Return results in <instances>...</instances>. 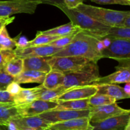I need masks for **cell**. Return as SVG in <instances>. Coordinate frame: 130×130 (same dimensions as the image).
<instances>
[{
	"label": "cell",
	"instance_id": "cell-1",
	"mask_svg": "<svg viewBox=\"0 0 130 130\" xmlns=\"http://www.w3.org/2000/svg\"><path fill=\"white\" fill-rule=\"evenodd\" d=\"M105 47L104 38L80 31L75 35L72 41L69 45L60 50L53 57L77 56L97 63L102 58L101 52Z\"/></svg>",
	"mask_w": 130,
	"mask_h": 130
},
{
	"label": "cell",
	"instance_id": "cell-2",
	"mask_svg": "<svg viewBox=\"0 0 130 130\" xmlns=\"http://www.w3.org/2000/svg\"><path fill=\"white\" fill-rule=\"evenodd\" d=\"M57 8L67 15L74 25L79 28L82 31L86 32L98 38H105L110 27V26L94 20L76 9H69L65 5Z\"/></svg>",
	"mask_w": 130,
	"mask_h": 130
},
{
	"label": "cell",
	"instance_id": "cell-3",
	"mask_svg": "<svg viewBox=\"0 0 130 130\" xmlns=\"http://www.w3.org/2000/svg\"><path fill=\"white\" fill-rule=\"evenodd\" d=\"M75 9L94 20L110 27H120L124 18L130 14L129 11H118L84 3L79 5Z\"/></svg>",
	"mask_w": 130,
	"mask_h": 130
},
{
	"label": "cell",
	"instance_id": "cell-4",
	"mask_svg": "<svg viewBox=\"0 0 130 130\" xmlns=\"http://www.w3.org/2000/svg\"><path fill=\"white\" fill-rule=\"evenodd\" d=\"M64 74L65 77L62 86L66 90L90 85L100 77L97 63L93 62L80 71Z\"/></svg>",
	"mask_w": 130,
	"mask_h": 130
},
{
	"label": "cell",
	"instance_id": "cell-5",
	"mask_svg": "<svg viewBox=\"0 0 130 130\" xmlns=\"http://www.w3.org/2000/svg\"><path fill=\"white\" fill-rule=\"evenodd\" d=\"M92 62L86 58L77 56L48 57V63L52 69L58 70L64 74L80 71Z\"/></svg>",
	"mask_w": 130,
	"mask_h": 130
},
{
	"label": "cell",
	"instance_id": "cell-6",
	"mask_svg": "<svg viewBox=\"0 0 130 130\" xmlns=\"http://www.w3.org/2000/svg\"><path fill=\"white\" fill-rule=\"evenodd\" d=\"M39 5L29 0L0 1V17H10L17 13L34 14Z\"/></svg>",
	"mask_w": 130,
	"mask_h": 130
},
{
	"label": "cell",
	"instance_id": "cell-7",
	"mask_svg": "<svg viewBox=\"0 0 130 130\" xmlns=\"http://www.w3.org/2000/svg\"><path fill=\"white\" fill-rule=\"evenodd\" d=\"M101 55L102 58H111L118 62L130 60V40L110 39L109 44L102 50Z\"/></svg>",
	"mask_w": 130,
	"mask_h": 130
},
{
	"label": "cell",
	"instance_id": "cell-8",
	"mask_svg": "<svg viewBox=\"0 0 130 130\" xmlns=\"http://www.w3.org/2000/svg\"><path fill=\"white\" fill-rule=\"evenodd\" d=\"M90 110H51L39 114V116L46 121L50 124L60 123L77 118H88Z\"/></svg>",
	"mask_w": 130,
	"mask_h": 130
},
{
	"label": "cell",
	"instance_id": "cell-9",
	"mask_svg": "<svg viewBox=\"0 0 130 130\" xmlns=\"http://www.w3.org/2000/svg\"><path fill=\"white\" fill-rule=\"evenodd\" d=\"M90 110L89 119L91 124L99 123L112 117L130 113L129 110L120 107L116 102L110 105L91 108Z\"/></svg>",
	"mask_w": 130,
	"mask_h": 130
},
{
	"label": "cell",
	"instance_id": "cell-10",
	"mask_svg": "<svg viewBox=\"0 0 130 130\" xmlns=\"http://www.w3.org/2000/svg\"><path fill=\"white\" fill-rule=\"evenodd\" d=\"M57 102L36 100L29 104L17 105L16 107L19 116L27 117L39 116L42 113L53 110L57 107Z\"/></svg>",
	"mask_w": 130,
	"mask_h": 130
},
{
	"label": "cell",
	"instance_id": "cell-11",
	"mask_svg": "<svg viewBox=\"0 0 130 130\" xmlns=\"http://www.w3.org/2000/svg\"><path fill=\"white\" fill-rule=\"evenodd\" d=\"M60 50L62 49L48 44L44 46H30L25 48H16L14 50V52L16 57L24 59L29 57H53Z\"/></svg>",
	"mask_w": 130,
	"mask_h": 130
},
{
	"label": "cell",
	"instance_id": "cell-12",
	"mask_svg": "<svg viewBox=\"0 0 130 130\" xmlns=\"http://www.w3.org/2000/svg\"><path fill=\"white\" fill-rule=\"evenodd\" d=\"M97 90L96 86L91 85L72 88L57 98L55 102L89 99L96 93Z\"/></svg>",
	"mask_w": 130,
	"mask_h": 130
},
{
	"label": "cell",
	"instance_id": "cell-13",
	"mask_svg": "<svg viewBox=\"0 0 130 130\" xmlns=\"http://www.w3.org/2000/svg\"><path fill=\"white\" fill-rule=\"evenodd\" d=\"M117 71L104 77H100L91 84V85H116V84L130 83L129 67L118 66L116 67Z\"/></svg>",
	"mask_w": 130,
	"mask_h": 130
},
{
	"label": "cell",
	"instance_id": "cell-14",
	"mask_svg": "<svg viewBox=\"0 0 130 130\" xmlns=\"http://www.w3.org/2000/svg\"><path fill=\"white\" fill-rule=\"evenodd\" d=\"M93 128L89 118H83L51 124L44 130H92Z\"/></svg>",
	"mask_w": 130,
	"mask_h": 130
},
{
	"label": "cell",
	"instance_id": "cell-15",
	"mask_svg": "<svg viewBox=\"0 0 130 130\" xmlns=\"http://www.w3.org/2000/svg\"><path fill=\"white\" fill-rule=\"evenodd\" d=\"M130 113L112 117L101 122L91 123L92 130H123L130 121Z\"/></svg>",
	"mask_w": 130,
	"mask_h": 130
},
{
	"label": "cell",
	"instance_id": "cell-16",
	"mask_svg": "<svg viewBox=\"0 0 130 130\" xmlns=\"http://www.w3.org/2000/svg\"><path fill=\"white\" fill-rule=\"evenodd\" d=\"M19 129H30L32 130H44L50 123L39 116H36L17 117L11 119Z\"/></svg>",
	"mask_w": 130,
	"mask_h": 130
},
{
	"label": "cell",
	"instance_id": "cell-17",
	"mask_svg": "<svg viewBox=\"0 0 130 130\" xmlns=\"http://www.w3.org/2000/svg\"><path fill=\"white\" fill-rule=\"evenodd\" d=\"M42 85L30 88H22L20 92L13 96V103L16 106L17 105L27 104L36 100H38L41 91L43 90Z\"/></svg>",
	"mask_w": 130,
	"mask_h": 130
},
{
	"label": "cell",
	"instance_id": "cell-18",
	"mask_svg": "<svg viewBox=\"0 0 130 130\" xmlns=\"http://www.w3.org/2000/svg\"><path fill=\"white\" fill-rule=\"evenodd\" d=\"M48 57H29L24 58V71H35L47 74L52 70Z\"/></svg>",
	"mask_w": 130,
	"mask_h": 130
},
{
	"label": "cell",
	"instance_id": "cell-19",
	"mask_svg": "<svg viewBox=\"0 0 130 130\" xmlns=\"http://www.w3.org/2000/svg\"><path fill=\"white\" fill-rule=\"evenodd\" d=\"M97 94L106 95L116 100L129 99L130 95L125 93L123 87L118 85H101L96 86Z\"/></svg>",
	"mask_w": 130,
	"mask_h": 130
},
{
	"label": "cell",
	"instance_id": "cell-20",
	"mask_svg": "<svg viewBox=\"0 0 130 130\" xmlns=\"http://www.w3.org/2000/svg\"><path fill=\"white\" fill-rule=\"evenodd\" d=\"M46 74L35 71H24L14 77V82L19 84L39 83L42 85Z\"/></svg>",
	"mask_w": 130,
	"mask_h": 130
},
{
	"label": "cell",
	"instance_id": "cell-21",
	"mask_svg": "<svg viewBox=\"0 0 130 130\" xmlns=\"http://www.w3.org/2000/svg\"><path fill=\"white\" fill-rule=\"evenodd\" d=\"M65 74L61 71L52 69L46 74L42 86L46 90H53L62 86Z\"/></svg>",
	"mask_w": 130,
	"mask_h": 130
},
{
	"label": "cell",
	"instance_id": "cell-22",
	"mask_svg": "<svg viewBox=\"0 0 130 130\" xmlns=\"http://www.w3.org/2000/svg\"><path fill=\"white\" fill-rule=\"evenodd\" d=\"M89 99L83 100H68V101H59L58 105L55 110H84L90 109L88 103Z\"/></svg>",
	"mask_w": 130,
	"mask_h": 130
},
{
	"label": "cell",
	"instance_id": "cell-23",
	"mask_svg": "<svg viewBox=\"0 0 130 130\" xmlns=\"http://www.w3.org/2000/svg\"><path fill=\"white\" fill-rule=\"evenodd\" d=\"M82 31L79 28L74 25L70 22L69 23L53 28V29H48V30H44V31H38V32L41 34L51 36H66L70 35L74 32Z\"/></svg>",
	"mask_w": 130,
	"mask_h": 130
},
{
	"label": "cell",
	"instance_id": "cell-24",
	"mask_svg": "<svg viewBox=\"0 0 130 130\" xmlns=\"http://www.w3.org/2000/svg\"><path fill=\"white\" fill-rule=\"evenodd\" d=\"M17 117L19 114L14 104L0 106V126H6L9 121Z\"/></svg>",
	"mask_w": 130,
	"mask_h": 130
},
{
	"label": "cell",
	"instance_id": "cell-25",
	"mask_svg": "<svg viewBox=\"0 0 130 130\" xmlns=\"http://www.w3.org/2000/svg\"><path fill=\"white\" fill-rule=\"evenodd\" d=\"M3 69L11 77H17L24 71V59L16 57L10 60Z\"/></svg>",
	"mask_w": 130,
	"mask_h": 130
},
{
	"label": "cell",
	"instance_id": "cell-26",
	"mask_svg": "<svg viewBox=\"0 0 130 130\" xmlns=\"http://www.w3.org/2000/svg\"><path fill=\"white\" fill-rule=\"evenodd\" d=\"M105 38L114 39L130 40V28L119 26H111Z\"/></svg>",
	"mask_w": 130,
	"mask_h": 130
},
{
	"label": "cell",
	"instance_id": "cell-27",
	"mask_svg": "<svg viewBox=\"0 0 130 130\" xmlns=\"http://www.w3.org/2000/svg\"><path fill=\"white\" fill-rule=\"evenodd\" d=\"M116 101L114 98L108 95L96 93L89 99L88 103L90 108H95L114 104Z\"/></svg>",
	"mask_w": 130,
	"mask_h": 130
},
{
	"label": "cell",
	"instance_id": "cell-28",
	"mask_svg": "<svg viewBox=\"0 0 130 130\" xmlns=\"http://www.w3.org/2000/svg\"><path fill=\"white\" fill-rule=\"evenodd\" d=\"M66 90H67L63 86H59L57 88L53 89V90H46L43 88L39 94L38 100L55 102L56 99L60 96L64 92H66Z\"/></svg>",
	"mask_w": 130,
	"mask_h": 130
},
{
	"label": "cell",
	"instance_id": "cell-29",
	"mask_svg": "<svg viewBox=\"0 0 130 130\" xmlns=\"http://www.w3.org/2000/svg\"><path fill=\"white\" fill-rule=\"evenodd\" d=\"M16 41L9 35L6 27L0 32V50H13L16 48Z\"/></svg>",
	"mask_w": 130,
	"mask_h": 130
},
{
	"label": "cell",
	"instance_id": "cell-30",
	"mask_svg": "<svg viewBox=\"0 0 130 130\" xmlns=\"http://www.w3.org/2000/svg\"><path fill=\"white\" fill-rule=\"evenodd\" d=\"M63 36H51L41 34L37 32L36 36L32 40L29 41L27 43L26 48L30 46H44L48 45L50 43L54 41L56 39Z\"/></svg>",
	"mask_w": 130,
	"mask_h": 130
},
{
	"label": "cell",
	"instance_id": "cell-31",
	"mask_svg": "<svg viewBox=\"0 0 130 130\" xmlns=\"http://www.w3.org/2000/svg\"><path fill=\"white\" fill-rule=\"evenodd\" d=\"M77 33V32H74L70 34V35L61 37V38H58V39H56V40L50 43L49 45L57 47V48L62 49V48H65V47L67 46V45H69V44L72 41L75 35H76Z\"/></svg>",
	"mask_w": 130,
	"mask_h": 130
},
{
	"label": "cell",
	"instance_id": "cell-32",
	"mask_svg": "<svg viewBox=\"0 0 130 130\" xmlns=\"http://www.w3.org/2000/svg\"><path fill=\"white\" fill-rule=\"evenodd\" d=\"M16 57L13 50H0V70L14 58Z\"/></svg>",
	"mask_w": 130,
	"mask_h": 130
},
{
	"label": "cell",
	"instance_id": "cell-33",
	"mask_svg": "<svg viewBox=\"0 0 130 130\" xmlns=\"http://www.w3.org/2000/svg\"><path fill=\"white\" fill-rule=\"evenodd\" d=\"M13 81V77L8 74L3 69L0 70V90H6L8 85Z\"/></svg>",
	"mask_w": 130,
	"mask_h": 130
},
{
	"label": "cell",
	"instance_id": "cell-34",
	"mask_svg": "<svg viewBox=\"0 0 130 130\" xmlns=\"http://www.w3.org/2000/svg\"><path fill=\"white\" fill-rule=\"evenodd\" d=\"M100 5H130V0H90Z\"/></svg>",
	"mask_w": 130,
	"mask_h": 130
},
{
	"label": "cell",
	"instance_id": "cell-35",
	"mask_svg": "<svg viewBox=\"0 0 130 130\" xmlns=\"http://www.w3.org/2000/svg\"><path fill=\"white\" fill-rule=\"evenodd\" d=\"M0 103L1 104H14L13 96L6 90H0Z\"/></svg>",
	"mask_w": 130,
	"mask_h": 130
},
{
	"label": "cell",
	"instance_id": "cell-36",
	"mask_svg": "<svg viewBox=\"0 0 130 130\" xmlns=\"http://www.w3.org/2000/svg\"><path fill=\"white\" fill-rule=\"evenodd\" d=\"M21 89L22 87L20 86V84L13 81V82L11 83L10 85H8V86L6 87V90L9 93L14 96V95L19 93L20 91V90H21Z\"/></svg>",
	"mask_w": 130,
	"mask_h": 130
},
{
	"label": "cell",
	"instance_id": "cell-37",
	"mask_svg": "<svg viewBox=\"0 0 130 130\" xmlns=\"http://www.w3.org/2000/svg\"><path fill=\"white\" fill-rule=\"evenodd\" d=\"M29 1H35V2L39 3V4H46V5H53L56 7L65 5L64 0H29Z\"/></svg>",
	"mask_w": 130,
	"mask_h": 130
},
{
	"label": "cell",
	"instance_id": "cell-38",
	"mask_svg": "<svg viewBox=\"0 0 130 130\" xmlns=\"http://www.w3.org/2000/svg\"><path fill=\"white\" fill-rule=\"evenodd\" d=\"M85 0H64L65 6L69 9H75Z\"/></svg>",
	"mask_w": 130,
	"mask_h": 130
},
{
	"label": "cell",
	"instance_id": "cell-39",
	"mask_svg": "<svg viewBox=\"0 0 130 130\" xmlns=\"http://www.w3.org/2000/svg\"><path fill=\"white\" fill-rule=\"evenodd\" d=\"M16 41V48H25L27 45L29 41L24 36H20V35L15 38Z\"/></svg>",
	"mask_w": 130,
	"mask_h": 130
},
{
	"label": "cell",
	"instance_id": "cell-40",
	"mask_svg": "<svg viewBox=\"0 0 130 130\" xmlns=\"http://www.w3.org/2000/svg\"><path fill=\"white\" fill-rule=\"evenodd\" d=\"M15 20V17H0V32L2 29L8 24H11Z\"/></svg>",
	"mask_w": 130,
	"mask_h": 130
},
{
	"label": "cell",
	"instance_id": "cell-41",
	"mask_svg": "<svg viewBox=\"0 0 130 130\" xmlns=\"http://www.w3.org/2000/svg\"><path fill=\"white\" fill-rule=\"evenodd\" d=\"M120 27H128L130 28V14L127 15L124 20H123L121 23V25Z\"/></svg>",
	"mask_w": 130,
	"mask_h": 130
},
{
	"label": "cell",
	"instance_id": "cell-42",
	"mask_svg": "<svg viewBox=\"0 0 130 130\" xmlns=\"http://www.w3.org/2000/svg\"><path fill=\"white\" fill-rule=\"evenodd\" d=\"M4 126L6 127V130H19V128L17 127V126L15 125V123H14L11 120L9 121L8 123L6 124V125Z\"/></svg>",
	"mask_w": 130,
	"mask_h": 130
},
{
	"label": "cell",
	"instance_id": "cell-43",
	"mask_svg": "<svg viewBox=\"0 0 130 130\" xmlns=\"http://www.w3.org/2000/svg\"><path fill=\"white\" fill-rule=\"evenodd\" d=\"M125 84H126V86L125 87L123 88V89H124L126 93L130 95V83H125Z\"/></svg>",
	"mask_w": 130,
	"mask_h": 130
},
{
	"label": "cell",
	"instance_id": "cell-44",
	"mask_svg": "<svg viewBox=\"0 0 130 130\" xmlns=\"http://www.w3.org/2000/svg\"><path fill=\"white\" fill-rule=\"evenodd\" d=\"M123 130H130V121L127 123V124L125 126Z\"/></svg>",
	"mask_w": 130,
	"mask_h": 130
},
{
	"label": "cell",
	"instance_id": "cell-45",
	"mask_svg": "<svg viewBox=\"0 0 130 130\" xmlns=\"http://www.w3.org/2000/svg\"><path fill=\"white\" fill-rule=\"evenodd\" d=\"M7 104H1V103H0V106H3V105H7Z\"/></svg>",
	"mask_w": 130,
	"mask_h": 130
},
{
	"label": "cell",
	"instance_id": "cell-46",
	"mask_svg": "<svg viewBox=\"0 0 130 130\" xmlns=\"http://www.w3.org/2000/svg\"><path fill=\"white\" fill-rule=\"evenodd\" d=\"M19 130H32L30 129H19Z\"/></svg>",
	"mask_w": 130,
	"mask_h": 130
}]
</instances>
